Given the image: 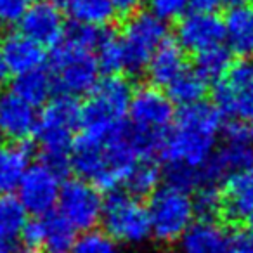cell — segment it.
I'll return each mask as SVG.
<instances>
[{
	"mask_svg": "<svg viewBox=\"0 0 253 253\" xmlns=\"http://www.w3.org/2000/svg\"><path fill=\"white\" fill-rule=\"evenodd\" d=\"M33 0H0V28H11L21 23Z\"/></svg>",
	"mask_w": 253,
	"mask_h": 253,
	"instance_id": "836d02e7",
	"label": "cell"
},
{
	"mask_svg": "<svg viewBox=\"0 0 253 253\" xmlns=\"http://www.w3.org/2000/svg\"><path fill=\"white\" fill-rule=\"evenodd\" d=\"M222 116L217 106L208 102H198L180 109L160 149L167 167L201 169L215 153L224 128Z\"/></svg>",
	"mask_w": 253,
	"mask_h": 253,
	"instance_id": "7a4b0ae2",
	"label": "cell"
},
{
	"mask_svg": "<svg viewBox=\"0 0 253 253\" xmlns=\"http://www.w3.org/2000/svg\"><path fill=\"white\" fill-rule=\"evenodd\" d=\"M26 253H37V252H32V250H30V252H26Z\"/></svg>",
	"mask_w": 253,
	"mask_h": 253,
	"instance_id": "f6af8a7d",
	"label": "cell"
},
{
	"mask_svg": "<svg viewBox=\"0 0 253 253\" xmlns=\"http://www.w3.org/2000/svg\"><path fill=\"white\" fill-rule=\"evenodd\" d=\"M149 218H151L153 238L160 243L179 241L186 231L194 224L196 210L193 198L187 191L167 186L158 187L151 194L148 205Z\"/></svg>",
	"mask_w": 253,
	"mask_h": 253,
	"instance_id": "52a82bcc",
	"label": "cell"
},
{
	"mask_svg": "<svg viewBox=\"0 0 253 253\" xmlns=\"http://www.w3.org/2000/svg\"><path fill=\"white\" fill-rule=\"evenodd\" d=\"M213 104L231 120H253V61L239 59L213 87Z\"/></svg>",
	"mask_w": 253,
	"mask_h": 253,
	"instance_id": "9c48e42d",
	"label": "cell"
},
{
	"mask_svg": "<svg viewBox=\"0 0 253 253\" xmlns=\"http://www.w3.org/2000/svg\"><path fill=\"white\" fill-rule=\"evenodd\" d=\"M128 120L139 132L165 137L175 120L172 99L155 85L137 88L132 95Z\"/></svg>",
	"mask_w": 253,
	"mask_h": 253,
	"instance_id": "8fae6325",
	"label": "cell"
},
{
	"mask_svg": "<svg viewBox=\"0 0 253 253\" xmlns=\"http://www.w3.org/2000/svg\"><path fill=\"white\" fill-rule=\"evenodd\" d=\"M21 33L39 42L40 45H57L66 33L61 7L52 0H37L25 12L21 23Z\"/></svg>",
	"mask_w": 253,
	"mask_h": 253,
	"instance_id": "5bb4252c",
	"label": "cell"
},
{
	"mask_svg": "<svg viewBox=\"0 0 253 253\" xmlns=\"http://www.w3.org/2000/svg\"><path fill=\"white\" fill-rule=\"evenodd\" d=\"M50 73L63 94L88 95L101 80V68L92 49H85L63 39L50 54Z\"/></svg>",
	"mask_w": 253,
	"mask_h": 253,
	"instance_id": "5b68a950",
	"label": "cell"
},
{
	"mask_svg": "<svg viewBox=\"0 0 253 253\" xmlns=\"http://www.w3.org/2000/svg\"><path fill=\"white\" fill-rule=\"evenodd\" d=\"M246 224H248V229H250V231H253V213L250 215L248 218H246Z\"/></svg>",
	"mask_w": 253,
	"mask_h": 253,
	"instance_id": "b9f144b4",
	"label": "cell"
},
{
	"mask_svg": "<svg viewBox=\"0 0 253 253\" xmlns=\"http://www.w3.org/2000/svg\"><path fill=\"white\" fill-rule=\"evenodd\" d=\"M253 167V146L250 139L245 141H225L220 149L211 155V158L200 169L201 186L211 184L217 186L227 180L232 173Z\"/></svg>",
	"mask_w": 253,
	"mask_h": 253,
	"instance_id": "2e32d148",
	"label": "cell"
},
{
	"mask_svg": "<svg viewBox=\"0 0 253 253\" xmlns=\"http://www.w3.org/2000/svg\"><path fill=\"white\" fill-rule=\"evenodd\" d=\"M101 224L118 245L139 246L153 236L148 207L130 193L115 191L106 198Z\"/></svg>",
	"mask_w": 253,
	"mask_h": 253,
	"instance_id": "8992f818",
	"label": "cell"
},
{
	"mask_svg": "<svg viewBox=\"0 0 253 253\" xmlns=\"http://www.w3.org/2000/svg\"><path fill=\"white\" fill-rule=\"evenodd\" d=\"M132 95L134 92L126 78L118 75L102 78L82 104V132L95 139L111 137L120 132L126 125Z\"/></svg>",
	"mask_w": 253,
	"mask_h": 253,
	"instance_id": "277c9868",
	"label": "cell"
},
{
	"mask_svg": "<svg viewBox=\"0 0 253 253\" xmlns=\"http://www.w3.org/2000/svg\"><path fill=\"white\" fill-rule=\"evenodd\" d=\"M186 68V49L177 39L167 37L165 42L153 54L146 73L155 87H169Z\"/></svg>",
	"mask_w": 253,
	"mask_h": 253,
	"instance_id": "d6986e66",
	"label": "cell"
},
{
	"mask_svg": "<svg viewBox=\"0 0 253 253\" xmlns=\"http://www.w3.org/2000/svg\"><path fill=\"white\" fill-rule=\"evenodd\" d=\"M231 253H253V231H241L231 238Z\"/></svg>",
	"mask_w": 253,
	"mask_h": 253,
	"instance_id": "d590c367",
	"label": "cell"
},
{
	"mask_svg": "<svg viewBox=\"0 0 253 253\" xmlns=\"http://www.w3.org/2000/svg\"><path fill=\"white\" fill-rule=\"evenodd\" d=\"M149 11L163 21L180 19L189 9V0H146Z\"/></svg>",
	"mask_w": 253,
	"mask_h": 253,
	"instance_id": "d6a6232c",
	"label": "cell"
},
{
	"mask_svg": "<svg viewBox=\"0 0 253 253\" xmlns=\"http://www.w3.org/2000/svg\"><path fill=\"white\" fill-rule=\"evenodd\" d=\"M70 253H120V246L108 232L92 229L77 239Z\"/></svg>",
	"mask_w": 253,
	"mask_h": 253,
	"instance_id": "1f68e13d",
	"label": "cell"
},
{
	"mask_svg": "<svg viewBox=\"0 0 253 253\" xmlns=\"http://www.w3.org/2000/svg\"><path fill=\"white\" fill-rule=\"evenodd\" d=\"M208 82L198 73L196 70H186L167 87V95L172 99L173 104L186 108L198 102H203V97L207 95Z\"/></svg>",
	"mask_w": 253,
	"mask_h": 253,
	"instance_id": "d4e9b609",
	"label": "cell"
},
{
	"mask_svg": "<svg viewBox=\"0 0 253 253\" xmlns=\"http://www.w3.org/2000/svg\"><path fill=\"white\" fill-rule=\"evenodd\" d=\"M104 200L101 189L92 182L77 177L63 184L57 201V213L64 217L77 231H92L101 222Z\"/></svg>",
	"mask_w": 253,
	"mask_h": 253,
	"instance_id": "30bf717a",
	"label": "cell"
},
{
	"mask_svg": "<svg viewBox=\"0 0 253 253\" xmlns=\"http://www.w3.org/2000/svg\"><path fill=\"white\" fill-rule=\"evenodd\" d=\"M82 123V104L77 97L61 94L52 97L40 113L39 137L42 163L49 165L63 175L71 169V148H73V134Z\"/></svg>",
	"mask_w": 253,
	"mask_h": 253,
	"instance_id": "3957f363",
	"label": "cell"
},
{
	"mask_svg": "<svg viewBox=\"0 0 253 253\" xmlns=\"http://www.w3.org/2000/svg\"><path fill=\"white\" fill-rule=\"evenodd\" d=\"M167 21L151 11H139L126 19L122 33L125 49V70L130 75L146 71L153 54L167 40Z\"/></svg>",
	"mask_w": 253,
	"mask_h": 253,
	"instance_id": "ba28073f",
	"label": "cell"
},
{
	"mask_svg": "<svg viewBox=\"0 0 253 253\" xmlns=\"http://www.w3.org/2000/svg\"><path fill=\"white\" fill-rule=\"evenodd\" d=\"M77 229L59 213L43 217V245L47 253H70L77 243Z\"/></svg>",
	"mask_w": 253,
	"mask_h": 253,
	"instance_id": "484cf974",
	"label": "cell"
},
{
	"mask_svg": "<svg viewBox=\"0 0 253 253\" xmlns=\"http://www.w3.org/2000/svg\"><path fill=\"white\" fill-rule=\"evenodd\" d=\"M54 87V77L52 73L45 71L43 68L28 71V73L16 75L14 84H12V92L16 95L26 101L32 106H43L50 101Z\"/></svg>",
	"mask_w": 253,
	"mask_h": 253,
	"instance_id": "cb8c5ba5",
	"label": "cell"
},
{
	"mask_svg": "<svg viewBox=\"0 0 253 253\" xmlns=\"http://www.w3.org/2000/svg\"><path fill=\"white\" fill-rule=\"evenodd\" d=\"M32 167V151L23 142L0 148V196L19 189L23 177Z\"/></svg>",
	"mask_w": 253,
	"mask_h": 253,
	"instance_id": "7402d4cb",
	"label": "cell"
},
{
	"mask_svg": "<svg viewBox=\"0 0 253 253\" xmlns=\"http://www.w3.org/2000/svg\"><path fill=\"white\" fill-rule=\"evenodd\" d=\"M37 108L23 101L12 90L0 92V135L9 141L25 142L39 130Z\"/></svg>",
	"mask_w": 253,
	"mask_h": 253,
	"instance_id": "9a60e30c",
	"label": "cell"
},
{
	"mask_svg": "<svg viewBox=\"0 0 253 253\" xmlns=\"http://www.w3.org/2000/svg\"><path fill=\"white\" fill-rule=\"evenodd\" d=\"M9 73H11V70H9L7 63H5L4 52H2V49H0V87H2V85L7 82Z\"/></svg>",
	"mask_w": 253,
	"mask_h": 253,
	"instance_id": "f35d334b",
	"label": "cell"
},
{
	"mask_svg": "<svg viewBox=\"0 0 253 253\" xmlns=\"http://www.w3.org/2000/svg\"><path fill=\"white\" fill-rule=\"evenodd\" d=\"M250 135H252V141H253V126L250 128Z\"/></svg>",
	"mask_w": 253,
	"mask_h": 253,
	"instance_id": "ee69618b",
	"label": "cell"
},
{
	"mask_svg": "<svg viewBox=\"0 0 253 253\" xmlns=\"http://www.w3.org/2000/svg\"><path fill=\"white\" fill-rule=\"evenodd\" d=\"M61 173L45 163H35L28 169L18 189V198L28 213L45 217L57 207L61 194Z\"/></svg>",
	"mask_w": 253,
	"mask_h": 253,
	"instance_id": "7c38bea8",
	"label": "cell"
},
{
	"mask_svg": "<svg viewBox=\"0 0 253 253\" xmlns=\"http://www.w3.org/2000/svg\"><path fill=\"white\" fill-rule=\"evenodd\" d=\"M132 253H158V252H149V250H142V252H132Z\"/></svg>",
	"mask_w": 253,
	"mask_h": 253,
	"instance_id": "7bdbcfd3",
	"label": "cell"
},
{
	"mask_svg": "<svg viewBox=\"0 0 253 253\" xmlns=\"http://www.w3.org/2000/svg\"><path fill=\"white\" fill-rule=\"evenodd\" d=\"M224 215L246 220L253 213V167L232 173L224 182Z\"/></svg>",
	"mask_w": 253,
	"mask_h": 253,
	"instance_id": "ffe728a7",
	"label": "cell"
},
{
	"mask_svg": "<svg viewBox=\"0 0 253 253\" xmlns=\"http://www.w3.org/2000/svg\"><path fill=\"white\" fill-rule=\"evenodd\" d=\"M179 253H231V236L215 220L198 218L179 239Z\"/></svg>",
	"mask_w": 253,
	"mask_h": 253,
	"instance_id": "e0dca14e",
	"label": "cell"
},
{
	"mask_svg": "<svg viewBox=\"0 0 253 253\" xmlns=\"http://www.w3.org/2000/svg\"><path fill=\"white\" fill-rule=\"evenodd\" d=\"M113 5H115L116 12H120V14H135V12H139V9L142 7V4H144L146 0H111Z\"/></svg>",
	"mask_w": 253,
	"mask_h": 253,
	"instance_id": "8d00e7d4",
	"label": "cell"
},
{
	"mask_svg": "<svg viewBox=\"0 0 253 253\" xmlns=\"http://www.w3.org/2000/svg\"><path fill=\"white\" fill-rule=\"evenodd\" d=\"M160 180H162V167L151 158H141L132 169L125 187L130 194L142 198L155 193L158 189Z\"/></svg>",
	"mask_w": 253,
	"mask_h": 253,
	"instance_id": "f546056e",
	"label": "cell"
},
{
	"mask_svg": "<svg viewBox=\"0 0 253 253\" xmlns=\"http://www.w3.org/2000/svg\"><path fill=\"white\" fill-rule=\"evenodd\" d=\"M0 253H14V250L9 246V243L0 241Z\"/></svg>",
	"mask_w": 253,
	"mask_h": 253,
	"instance_id": "60d3db41",
	"label": "cell"
},
{
	"mask_svg": "<svg viewBox=\"0 0 253 253\" xmlns=\"http://www.w3.org/2000/svg\"><path fill=\"white\" fill-rule=\"evenodd\" d=\"M193 203L200 220H215L218 215L224 213V194L211 184L198 187Z\"/></svg>",
	"mask_w": 253,
	"mask_h": 253,
	"instance_id": "4dcf8cb0",
	"label": "cell"
},
{
	"mask_svg": "<svg viewBox=\"0 0 253 253\" xmlns=\"http://www.w3.org/2000/svg\"><path fill=\"white\" fill-rule=\"evenodd\" d=\"M225 43L236 56L246 59L253 54V5H238L229 9L224 19Z\"/></svg>",
	"mask_w": 253,
	"mask_h": 253,
	"instance_id": "44dd1931",
	"label": "cell"
},
{
	"mask_svg": "<svg viewBox=\"0 0 253 253\" xmlns=\"http://www.w3.org/2000/svg\"><path fill=\"white\" fill-rule=\"evenodd\" d=\"M177 40L189 52H203L225 40L224 19L208 12H186L177 25Z\"/></svg>",
	"mask_w": 253,
	"mask_h": 253,
	"instance_id": "4fadbf2b",
	"label": "cell"
},
{
	"mask_svg": "<svg viewBox=\"0 0 253 253\" xmlns=\"http://www.w3.org/2000/svg\"><path fill=\"white\" fill-rule=\"evenodd\" d=\"M21 239L28 248H42L43 245V217L28 220L21 232Z\"/></svg>",
	"mask_w": 253,
	"mask_h": 253,
	"instance_id": "e575fe53",
	"label": "cell"
},
{
	"mask_svg": "<svg viewBox=\"0 0 253 253\" xmlns=\"http://www.w3.org/2000/svg\"><path fill=\"white\" fill-rule=\"evenodd\" d=\"M232 52L229 50V47L225 45H215L211 49H207L203 52L196 54V61H194V70L210 84L215 82L217 84L220 78H224L227 75V71L232 66L231 59Z\"/></svg>",
	"mask_w": 253,
	"mask_h": 253,
	"instance_id": "f1b7e54d",
	"label": "cell"
},
{
	"mask_svg": "<svg viewBox=\"0 0 253 253\" xmlns=\"http://www.w3.org/2000/svg\"><path fill=\"white\" fill-rule=\"evenodd\" d=\"M94 52L99 68L104 73L116 75L118 71L125 70V49H123L122 35H116L111 30L102 28Z\"/></svg>",
	"mask_w": 253,
	"mask_h": 253,
	"instance_id": "83f0119b",
	"label": "cell"
},
{
	"mask_svg": "<svg viewBox=\"0 0 253 253\" xmlns=\"http://www.w3.org/2000/svg\"><path fill=\"white\" fill-rule=\"evenodd\" d=\"M0 49L4 52L5 63H7L11 73L23 75L28 71L39 70L43 66L45 61V50L43 45L26 37L25 33H9L0 42Z\"/></svg>",
	"mask_w": 253,
	"mask_h": 253,
	"instance_id": "ac0fdd59",
	"label": "cell"
},
{
	"mask_svg": "<svg viewBox=\"0 0 253 253\" xmlns=\"http://www.w3.org/2000/svg\"><path fill=\"white\" fill-rule=\"evenodd\" d=\"M248 0H222V4L224 5H227L229 9H232V7H238V5H245Z\"/></svg>",
	"mask_w": 253,
	"mask_h": 253,
	"instance_id": "ab89813d",
	"label": "cell"
},
{
	"mask_svg": "<svg viewBox=\"0 0 253 253\" xmlns=\"http://www.w3.org/2000/svg\"><path fill=\"white\" fill-rule=\"evenodd\" d=\"M142 158L130 125H125L111 137L95 139L82 134L71 148V169L82 179L92 182L102 191L115 193L125 186L135 163Z\"/></svg>",
	"mask_w": 253,
	"mask_h": 253,
	"instance_id": "6da1fadb",
	"label": "cell"
},
{
	"mask_svg": "<svg viewBox=\"0 0 253 253\" xmlns=\"http://www.w3.org/2000/svg\"><path fill=\"white\" fill-rule=\"evenodd\" d=\"M220 5H222V0H189V9L194 12L215 14V11H217Z\"/></svg>",
	"mask_w": 253,
	"mask_h": 253,
	"instance_id": "74e56055",
	"label": "cell"
},
{
	"mask_svg": "<svg viewBox=\"0 0 253 253\" xmlns=\"http://www.w3.org/2000/svg\"><path fill=\"white\" fill-rule=\"evenodd\" d=\"M78 25L104 28L115 19L116 9L111 0H52Z\"/></svg>",
	"mask_w": 253,
	"mask_h": 253,
	"instance_id": "603a6c76",
	"label": "cell"
},
{
	"mask_svg": "<svg viewBox=\"0 0 253 253\" xmlns=\"http://www.w3.org/2000/svg\"><path fill=\"white\" fill-rule=\"evenodd\" d=\"M28 224V210L21 200L12 194L0 196V241H12L21 236Z\"/></svg>",
	"mask_w": 253,
	"mask_h": 253,
	"instance_id": "4316f807",
	"label": "cell"
}]
</instances>
